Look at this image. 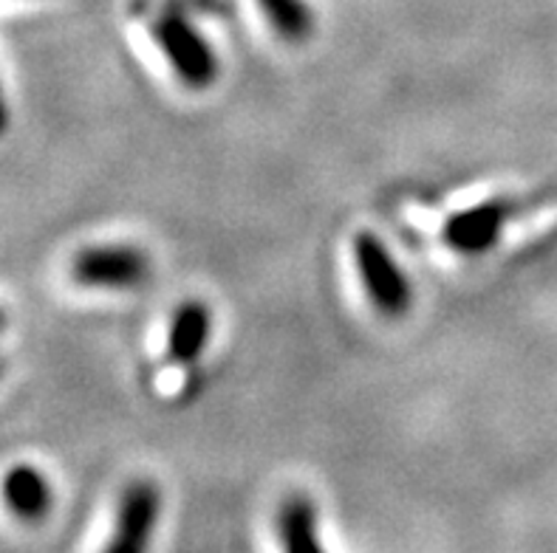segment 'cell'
Returning a JSON list of instances; mask_svg holds the SVG:
<instances>
[{"label": "cell", "mask_w": 557, "mask_h": 553, "mask_svg": "<svg viewBox=\"0 0 557 553\" xmlns=\"http://www.w3.org/2000/svg\"><path fill=\"white\" fill-rule=\"evenodd\" d=\"M354 260H357V272H360V280L374 302V309L385 316L408 314L410 302H413L408 277L394 260V254L388 252V246L382 243L374 231L357 235Z\"/></svg>", "instance_id": "2"}, {"label": "cell", "mask_w": 557, "mask_h": 553, "mask_svg": "<svg viewBox=\"0 0 557 553\" xmlns=\"http://www.w3.org/2000/svg\"><path fill=\"white\" fill-rule=\"evenodd\" d=\"M7 125H9V111L3 105V93H0V136L7 134Z\"/></svg>", "instance_id": "10"}, {"label": "cell", "mask_w": 557, "mask_h": 553, "mask_svg": "<svg viewBox=\"0 0 557 553\" xmlns=\"http://www.w3.org/2000/svg\"><path fill=\"white\" fill-rule=\"evenodd\" d=\"M159 489L148 480H136L127 486L120 498V512H116V528L113 540L108 542L111 553H139L150 545L156 519H159Z\"/></svg>", "instance_id": "5"}, {"label": "cell", "mask_w": 557, "mask_h": 553, "mask_svg": "<svg viewBox=\"0 0 557 553\" xmlns=\"http://www.w3.org/2000/svg\"><path fill=\"white\" fill-rule=\"evenodd\" d=\"M277 540L292 553H318L323 551L318 540V512L314 503L304 494L283 500L277 512Z\"/></svg>", "instance_id": "8"}, {"label": "cell", "mask_w": 557, "mask_h": 553, "mask_svg": "<svg viewBox=\"0 0 557 553\" xmlns=\"http://www.w3.org/2000/svg\"><path fill=\"white\" fill-rule=\"evenodd\" d=\"M0 376H3V362H0Z\"/></svg>", "instance_id": "12"}, {"label": "cell", "mask_w": 557, "mask_h": 553, "mask_svg": "<svg viewBox=\"0 0 557 553\" xmlns=\"http://www.w3.org/2000/svg\"><path fill=\"white\" fill-rule=\"evenodd\" d=\"M153 40L159 42L162 54L168 56L170 68L176 71L182 85L193 91H205L219 77V60L212 54L210 42L198 35L190 21L182 14L168 12L153 21Z\"/></svg>", "instance_id": "1"}, {"label": "cell", "mask_w": 557, "mask_h": 553, "mask_svg": "<svg viewBox=\"0 0 557 553\" xmlns=\"http://www.w3.org/2000/svg\"><path fill=\"white\" fill-rule=\"evenodd\" d=\"M150 260L136 246H88L71 260V277L83 288L127 291L148 280Z\"/></svg>", "instance_id": "3"}, {"label": "cell", "mask_w": 557, "mask_h": 553, "mask_svg": "<svg viewBox=\"0 0 557 553\" xmlns=\"http://www.w3.org/2000/svg\"><path fill=\"white\" fill-rule=\"evenodd\" d=\"M0 494H3L9 512L23 523H40L42 517H49L51 503H54L46 475L35 466H26V463L3 475Z\"/></svg>", "instance_id": "6"}, {"label": "cell", "mask_w": 557, "mask_h": 553, "mask_svg": "<svg viewBox=\"0 0 557 553\" xmlns=\"http://www.w3.org/2000/svg\"><path fill=\"white\" fill-rule=\"evenodd\" d=\"M3 325H7V314L0 311V330H3Z\"/></svg>", "instance_id": "11"}, {"label": "cell", "mask_w": 557, "mask_h": 553, "mask_svg": "<svg viewBox=\"0 0 557 553\" xmlns=\"http://www.w3.org/2000/svg\"><path fill=\"white\" fill-rule=\"evenodd\" d=\"M277 35L289 42H300L311 32V12L304 0H258Z\"/></svg>", "instance_id": "9"}, {"label": "cell", "mask_w": 557, "mask_h": 553, "mask_svg": "<svg viewBox=\"0 0 557 553\" xmlns=\"http://www.w3.org/2000/svg\"><path fill=\"white\" fill-rule=\"evenodd\" d=\"M210 330L212 316L205 302H182V309L173 314V323H170L168 356L176 365H193V362H198V356L205 353L207 342H210Z\"/></svg>", "instance_id": "7"}, {"label": "cell", "mask_w": 557, "mask_h": 553, "mask_svg": "<svg viewBox=\"0 0 557 553\" xmlns=\"http://www.w3.org/2000/svg\"><path fill=\"white\" fill-rule=\"evenodd\" d=\"M516 217V203L507 198L481 201L470 210H461L445 224V243L459 254H484L490 252L504 226Z\"/></svg>", "instance_id": "4"}]
</instances>
